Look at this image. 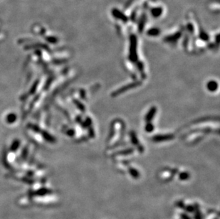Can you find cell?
Wrapping results in <instances>:
<instances>
[{
	"instance_id": "obj_1",
	"label": "cell",
	"mask_w": 220,
	"mask_h": 219,
	"mask_svg": "<svg viewBox=\"0 0 220 219\" xmlns=\"http://www.w3.org/2000/svg\"><path fill=\"white\" fill-rule=\"evenodd\" d=\"M137 38L135 35H132L130 37V58L133 60H136L137 58Z\"/></svg>"
},
{
	"instance_id": "obj_2",
	"label": "cell",
	"mask_w": 220,
	"mask_h": 219,
	"mask_svg": "<svg viewBox=\"0 0 220 219\" xmlns=\"http://www.w3.org/2000/svg\"><path fill=\"white\" fill-rule=\"evenodd\" d=\"M111 14L113 15L114 18H116V19L121 20L123 22H126L128 21V18L125 14L122 12V11L118 9L114 8L111 10Z\"/></svg>"
},
{
	"instance_id": "obj_3",
	"label": "cell",
	"mask_w": 220,
	"mask_h": 219,
	"mask_svg": "<svg viewBox=\"0 0 220 219\" xmlns=\"http://www.w3.org/2000/svg\"><path fill=\"white\" fill-rule=\"evenodd\" d=\"M150 12L152 17L159 18L163 14V8L162 6H154L150 9Z\"/></svg>"
},
{
	"instance_id": "obj_4",
	"label": "cell",
	"mask_w": 220,
	"mask_h": 219,
	"mask_svg": "<svg viewBox=\"0 0 220 219\" xmlns=\"http://www.w3.org/2000/svg\"><path fill=\"white\" fill-rule=\"evenodd\" d=\"M160 33V29L158 28H151L147 31V34L150 36H157Z\"/></svg>"
},
{
	"instance_id": "obj_5",
	"label": "cell",
	"mask_w": 220,
	"mask_h": 219,
	"mask_svg": "<svg viewBox=\"0 0 220 219\" xmlns=\"http://www.w3.org/2000/svg\"><path fill=\"white\" fill-rule=\"evenodd\" d=\"M217 87H218V85L217 83L214 81V80H212L207 83V88L208 90H209L210 91H214L217 89Z\"/></svg>"
},
{
	"instance_id": "obj_6",
	"label": "cell",
	"mask_w": 220,
	"mask_h": 219,
	"mask_svg": "<svg viewBox=\"0 0 220 219\" xmlns=\"http://www.w3.org/2000/svg\"><path fill=\"white\" fill-rule=\"evenodd\" d=\"M152 130H153V126H152V125H148L147 127H146V130L148 131V132H150V131Z\"/></svg>"
}]
</instances>
